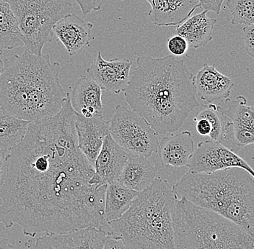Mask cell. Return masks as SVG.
<instances>
[{"label": "cell", "mask_w": 254, "mask_h": 249, "mask_svg": "<svg viewBox=\"0 0 254 249\" xmlns=\"http://www.w3.org/2000/svg\"><path fill=\"white\" fill-rule=\"evenodd\" d=\"M76 115L68 93L61 110L31 123L9 152L0 190V223L6 228L19 225L31 238L86 228L112 235L104 218L107 185L78 148Z\"/></svg>", "instance_id": "1"}, {"label": "cell", "mask_w": 254, "mask_h": 249, "mask_svg": "<svg viewBox=\"0 0 254 249\" xmlns=\"http://www.w3.org/2000/svg\"><path fill=\"white\" fill-rule=\"evenodd\" d=\"M193 77L174 55L139 56L125 100L158 135L176 132L199 106Z\"/></svg>", "instance_id": "2"}, {"label": "cell", "mask_w": 254, "mask_h": 249, "mask_svg": "<svg viewBox=\"0 0 254 249\" xmlns=\"http://www.w3.org/2000/svg\"><path fill=\"white\" fill-rule=\"evenodd\" d=\"M61 65L49 55L25 50L4 58L0 77V109L31 123L57 115L68 93L60 81Z\"/></svg>", "instance_id": "3"}, {"label": "cell", "mask_w": 254, "mask_h": 249, "mask_svg": "<svg viewBox=\"0 0 254 249\" xmlns=\"http://www.w3.org/2000/svg\"><path fill=\"white\" fill-rule=\"evenodd\" d=\"M172 190L177 199L185 198L254 235V179L245 169L232 167L196 174L188 171Z\"/></svg>", "instance_id": "4"}, {"label": "cell", "mask_w": 254, "mask_h": 249, "mask_svg": "<svg viewBox=\"0 0 254 249\" xmlns=\"http://www.w3.org/2000/svg\"><path fill=\"white\" fill-rule=\"evenodd\" d=\"M177 198L166 180L156 177L138 193L131 207L109 223L111 237L132 249H177L174 218Z\"/></svg>", "instance_id": "5"}, {"label": "cell", "mask_w": 254, "mask_h": 249, "mask_svg": "<svg viewBox=\"0 0 254 249\" xmlns=\"http://www.w3.org/2000/svg\"><path fill=\"white\" fill-rule=\"evenodd\" d=\"M174 224L177 249H254L245 228L185 198L176 199Z\"/></svg>", "instance_id": "6"}, {"label": "cell", "mask_w": 254, "mask_h": 249, "mask_svg": "<svg viewBox=\"0 0 254 249\" xmlns=\"http://www.w3.org/2000/svg\"><path fill=\"white\" fill-rule=\"evenodd\" d=\"M13 12L25 50L43 54V49L55 40L56 23L72 13V0H4Z\"/></svg>", "instance_id": "7"}, {"label": "cell", "mask_w": 254, "mask_h": 249, "mask_svg": "<svg viewBox=\"0 0 254 249\" xmlns=\"http://www.w3.org/2000/svg\"><path fill=\"white\" fill-rule=\"evenodd\" d=\"M109 131L114 141L128 154L149 158L158 150V133L133 109L117 106L109 121Z\"/></svg>", "instance_id": "8"}, {"label": "cell", "mask_w": 254, "mask_h": 249, "mask_svg": "<svg viewBox=\"0 0 254 249\" xmlns=\"http://www.w3.org/2000/svg\"><path fill=\"white\" fill-rule=\"evenodd\" d=\"M187 167L189 172L193 174L212 173L228 168L238 167L245 169L254 177L253 169L245 160L221 143L213 140L201 141L198 144Z\"/></svg>", "instance_id": "9"}, {"label": "cell", "mask_w": 254, "mask_h": 249, "mask_svg": "<svg viewBox=\"0 0 254 249\" xmlns=\"http://www.w3.org/2000/svg\"><path fill=\"white\" fill-rule=\"evenodd\" d=\"M228 109L217 105V110L224 116L231 119L230 125L233 133L230 138V150L237 153L246 146L253 145L254 143V118L253 106L247 104V100L240 95L236 99L225 100Z\"/></svg>", "instance_id": "10"}, {"label": "cell", "mask_w": 254, "mask_h": 249, "mask_svg": "<svg viewBox=\"0 0 254 249\" xmlns=\"http://www.w3.org/2000/svg\"><path fill=\"white\" fill-rule=\"evenodd\" d=\"M132 62L127 58H116L106 61L98 51L87 73L102 90L118 94L126 90L130 80Z\"/></svg>", "instance_id": "11"}, {"label": "cell", "mask_w": 254, "mask_h": 249, "mask_svg": "<svg viewBox=\"0 0 254 249\" xmlns=\"http://www.w3.org/2000/svg\"><path fill=\"white\" fill-rule=\"evenodd\" d=\"M107 235L95 228L64 234H44L28 249H103Z\"/></svg>", "instance_id": "12"}, {"label": "cell", "mask_w": 254, "mask_h": 249, "mask_svg": "<svg viewBox=\"0 0 254 249\" xmlns=\"http://www.w3.org/2000/svg\"><path fill=\"white\" fill-rule=\"evenodd\" d=\"M75 128L78 148L94 166L103 141L110 134L109 121L103 116L85 117L77 114Z\"/></svg>", "instance_id": "13"}, {"label": "cell", "mask_w": 254, "mask_h": 249, "mask_svg": "<svg viewBox=\"0 0 254 249\" xmlns=\"http://www.w3.org/2000/svg\"><path fill=\"white\" fill-rule=\"evenodd\" d=\"M93 25L74 13L65 16L53 28L55 39L60 40L70 55L80 53L90 46Z\"/></svg>", "instance_id": "14"}, {"label": "cell", "mask_w": 254, "mask_h": 249, "mask_svg": "<svg viewBox=\"0 0 254 249\" xmlns=\"http://www.w3.org/2000/svg\"><path fill=\"white\" fill-rule=\"evenodd\" d=\"M193 83L200 99L209 103L225 100L235 87L233 79L219 72L214 65L206 63L193 77Z\"/></svg>", "instance_id": "15"}, {"label": "cell", "mask_w": 254, "mask_h": 249, "mask_svg": "<svg viewBox=\"0 0 254 249\" xmlns=\"http://www.w3.org/2000/svg\"><path fill=\"white\" fill-rule=\"evenodd\" d=\"M154 25L158 27L178 26L190 17L200 7L198 0H146Z\"/></svg>", "instance_id": "16"}, {"label": "cell", "mask_w": 254, "mask_h": 249, "mask_svg": "<svg viewBox=\"0 0 254 249\" xmlns=\"http://www.w3.org/2000/svg\"><path fill=\"white\" fill-rule=\"evenodd\" d=\"M129 155L110 134L106 136L94 165L95 173L105 185L118 182Z\"/></svg>", "instance_id": "17"}, {"label": "cell", "mask_w": 254, "mask_h": 249, "mask_svg": "<svg viewBox=\"0 0 254 249\" xmlns=\"http://www.w3.org/2000/svg\"><path fill=\"white\" fill-rule=\"evenodd\" d=\"M194 150L191 133L185 131L163 138L157 152L163 166L179 168L187 166Z\"/></svg>", "instance_id": "18"}, {"label": "cell", "mask_w": 254, "mask_h": 249, "mask_svg": "<svg viewBox=\"0 0 254 249\" xmlns=\"http://www.w3.org/2000/svg\"><path fill=\"white\" fill-rule=\"evenodd\" d=\"M102 90L91 78L80 76L70 95L74 112L85 117L103 116Z\"/></svg>", "instance_id": "19"}, {"label": "cell", "mask_w": 254, "mask_h": 249, "mask_svg": "<svg viewBox=\"0 0 254 249\" xmlns=\"http://www.w3.org/2000/svg\"><path fill=\"white\" fill-rule=\"evenodd\" d=\"M157 174L158 169L148 158L129 155L117 182L139 193L150 186Z\"/></svg>", "instance_id": "20"}, {"label": "cell", "mask_w": 254, "mask_h": 249, "mask_svg": "<svg viewBox=\"0 0 254 249\" xmlns=\"http://www.w3.org/2000/svg\"><path fill=\"white\" fill-rule=\"evenodd\" d=\"M207 12L204 10L190 16L176 28L175 33L185 39L189 47L199 49L205 47L212 41V32L217 20L209 17Z\"/></svg>", "instance_id": "21"}, {"label": "cell", "mask_w": 254, "mask_h": 249, "mask_svg": "<svg viewBox=\"0 0 254 249\" xmlns=\"http://www.w3.org/2000/svg\"><path fill=\"white\" fill-rule=\"evenodd\" d=\"M137 192L119 182L107 185L105 193L104 218L108 223L120 218L131 207Z\"/></svg>", "instance_id": "22"}, {"label": "cell", "mask_w": 254, "mask_h": 249, "mask_svg": "<svg viewBox=\"0 0 254 249\" xmlns=\"http://www.w3.org/2000/svg\"><path fill=\"white\" fill-rule=\"evenodd\" d=\"M31 123L0 109V149L9 154L28 132Z\"/></svg>", "instance_id": "23"}, {"label": "cell", "mask_w": 254, "mask_h": 249, "mask_svg": "<svg viewBox=\"0 0 254 249\" xmlns=\"http://www.w3.org/2000/svg\"><path fill=\"white\" fill-rule=\"evenodd\" d=\"M24 47L18 23L9 4L0 0V49L12 50Z\"/></svg>", "instance_id": "24"}, {"label": "cell", "mask_w": 254, "mask_h": 249, "mask_svg": "<svg viewBox=\"0 0 254 249\" xmlns=\"http://www.w3.org/2000/svg\"><path fill=\"white\" fill-rule=\"evenodd\" d=\"M222 114L217 110V105L213 103L202 104L196 113L195 118H204L209 122L212 128L209 137L210 140L222 143L230 141L229 128L231 126L230 122L224 123L222 120Z\"/></svg>", "instance_id": "25"}, {"label": "cell", "mask_w": 254, "mask_h": 249, "mask_svg": "<svg viewBox=\"0 0 254 249\" xmlns=\"http://www.w3.org/2000/svg\"><path fill=\"white\" fill-rule=\"evenodd\" d=\"M226 6L233 25H254V0H227Z\"/></svg>", "instance_id": "26"}, {"label": "cell", "mask_w": 254, "mask_h": 249, "mask_svg": "<svg viewBox=\"0 0 254 249\" xmlns=\"http://www.w3.org/2000/svg\"><path fill=\"white\" fill-rule=\"evenodd\" d=\"M167 47L171 54L176 56H182L187 53L190 47L185 39L179 35H175L168 40Z\"/></svg>", "instance_id": "27"}, {"label": "cell", "mask_w": 254, "mask_h": 249, "mask_svg": "<svg viewBox=\"0 0 254 249\" xmlns=\"http://www.w3.org/2000/svg\"><path fill=\"white\" fill-rule=\"evenodd\" d=\"M80 7L84 15H88L93 11H98L109 0H75Z\"/></svg>", "instance_id": "28"}, {"label": "cell", "mask_w": 254, "mask_h": 249, "mask_svg": "<svg viewBox=\"0 0 254 249\" xmlns=\"http://www.w3.org/2000/svg\"><path fill=\"white\" fill-rule=\"evenodd\" d=\"M254 25H246L243 28L246 53L254 57Z\"/></svg>", "instance_id": "29"}, {"label": "cell", "mask_w": 254, "mask_h": 249, "mask_svg": "<svg viewBox=\"0 0 254 249\" xmlns=\"http://www.w3.org/2000/svg\"><path fill=\"white\" fill-rule=\"evenodd\" d=\"M200 7L206 12H214L219 14L221 10L224 0H198Z\"/></svg>", "instance_id": "30"}, {"label": "cell", "mask_w": 254, "mask_h": 249, "mask_svg": "<svg viewBox=\"0 0 254 249\" xmlns=\"http://www.w3.org/2000/svg\"><path fill=\"white\" fill-rule=\"evenodd\" d=\"M195 122V128H196V132L200 136L209 137L212 131V128L209 124V122L204 118H193Z\"/></svg>", "instance_id": "31"}, {"label": "cell", "mask_w": 254, "mask_h": 249, "mask_svg": "<svg viewBox=\"0 0 254 249\" xmlns=\"http://www.w3.org/2000/svg\"><path fill=\"white\" fill-rule=\"evenodd\" d=\"M7 153L0 149V190L4 185L8 171Z\"/></svg>", "instance_id": "32"}, {"label": "cell", "mask_w": 254, "mask_h": 249, "mask_svg": "<svg viewBox=\"0 0 254 249\" xmlns=\"http://www.w3.org/2000/svg\"><path fill=\"white\" fill-rule=\"evenodd\" d=\"M103 249H132L127 247L121 239L107 236Z\"/></svg>", "instance_id": "33"}, {"label": "cell", "mask_w": 254, "mask_h": 249, "mask_svg": "<svg viewBox=\"0 0 254 249\" xmlns=\"http://www.w3.org/2000/svg\"><path fill=\"white\" fill-rule=\"evenodd\" d=\"M13 246L9 242V239L4 236H0V249H12Z\"/></svg>", "instance_id": "34"}, {"label": "cell", "mask_w": 254, "mask_h": 249, "mask_svg": "<svg viewBox=\"0 0 254 249\" xmlns=\"http://www.w3.org/2000/svg\"><path fill=\"white\" fill-rule=\"evenodd\" d=\"M4 70V58L2 57V53H0V77Z\"/></svg>", "instance_id": "35"}, {"label": "cell", "mask_w": 254, "mask_h": 249, "mask_svg": "<svg viewBox=\"0 0 254 249\" xmlns=\"http://www.w3.org/2000/svg\"><path fill=\"white\" fill-rule=\"evenodd\" d=\"M0 53H3V50H1V49H0Z\"/></svg>", "instance_id": "36"}]
</instances>
